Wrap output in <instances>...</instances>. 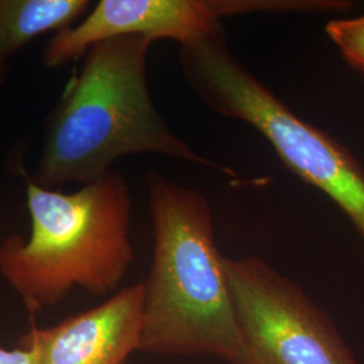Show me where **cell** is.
Instances as JSON below:
<instances>
[{
  "instance_id": "obj_4",
  "label": "cell",
  "mask_w": 364,
  "mask_h": 364,
  "mask_svg": "<svg viewBox=\"0 0 364 364\" xmlns=\"http://www.w3.org/2000/svg\"><path fill=\"white\" fill-rule=\"evenodd\" d=\"M182 73L196 97L263 135L302 181L328 196L364 242V168L351 151L305 122L230 52L224 28L181 46Z\"/></svg>"
},
{
  "instance_id": "obj_9",
  "label": "cell",
  "mask_w": 364,
  "mask_h": 364,
  "mask_svg": "<svg viewBox=\"0 0 364 364\" xmlns=\"http://www.w3.org/2000/svg\"><path fill=\"white\" fill-rule=\"evenodd\" d=\"M0 364H38L36 353L23 347L7 350L0 347Z\"/></svg>"
},
{
  "instance_id": "obj_5",
  "label": "cell",
  "mask_w": 364,
  "mask_h": 364,
  "mask_svg": "<svg viewBox=\"0 0 364 364\" xmlns=\"http://www.w3.org/2000/svg\"><path fill=\"white\" fill-rule=\"evenodd\" d=\"M252 364H360L321 308L258 257H223Z\"/></svg>"
},
{
  "instance_id": "obj_6",
  "label": "cell",
  "mask_w": 364,
  "mask_h": 364,
  "mask_svg": "<svg viewBox=\"0 0 364 364\" xmlns=\"http://www.w3.org/2000/svg\"><path fill=\"white\" fill-rule=\"evenodd\" d=\"M144 316L141 282L57 326L28 331L19 347L34 352L38 364H126L141 351Z\"/></svg>"
},
{
  "instance_id": "obj_1",
  "label": "cell",
  "mask_w": 364,
  "mask_h": 364,
  "mask_svg": "<svg viewBox=\"0 0 364 364\" xmlns=\"http://www.w3.org/2000/svg\"><path fill=\"white\" fill-rule=\"evenodd\" d=\"M151 43L124 36L92 45L45 122L33 181L49 189L70 182L85 185L109 174L117 159L141 153L236 176L192 150L158 111L147 82Z\"/></svg>"
},
{
  "instance_id": "obj_8",
  "label": "cell",
  "mask_w": 364,
  "mask_h": 364,
  "mask_svg": "<svg viewBox=\"0 0 364 364\" xmlns=\"http://www.w3.org/2000/svg\"><path fill=\"white\" fill-rule=\"evenodd\" d=\"M326 33L338 46L344 61L364 73V14L332 19L326 23Z\"/></svg>"
},
{
  "instance_id": "obj_3",
  "label": "cell",
  "mask_w": 364,
  "mask_h": 364,
  "mask_svg": "<svg viewBox=\"0 0 364 364\" xmlns=\"http://www.w3.org/2000/svg\"><path fill=\"white\" fill-rule=\"evenodd\" d=\"M28 239L13 235L0 247V274L28 312L54 306L76 289L115 290L134 260L130 188L111 171L75 193L26 180Z\"/></svg>"
},
{
  "instance_id": "obj_2",
  "label": "cell",
  "mask_w": 364,
  "mask_h": 364,
  "mask_svg": "<svg viewBox=\"0 0 364 364\" xmlns=\"http://www.w3.org/2000/svg\"><path fill=\"white\" fill-rule=\"evenodd\" d=\"M154 255L144 282L141 351L210 355L227 364H252L215 242L208 200L158 171L146 174Z\"/></svg>"
},
{
  "instance_id": "obj_10",
  "label": "cell",
  "mask_w": 364,
  "mask_h": 364,
  "mask_svg": "<svg viewBox=\"0 0 364 364\" xmlns=\"http://www.w3.org/2000/svg\"><path fill=\"white\" fill-rule=\"evenodd\" d=\"M10 60L11 57H9L0 48V88L6 84L10 76Z\"/></svg>"
},
{
  "instance_id": "obj_7",
  "label": "cell",
  "mask_w": 364,
  "mask_h": 364,
  "mask_svg": "<svg viewBox=\"0 0 364 364\" xmlns=\"http://www.w3.org/2000/svg\"><path fill=\"white\" fill-rule=\"evenodd\" d=\"M88 0H0V48L9 57L43 33L73 26Z\"/></svg>"
}]
</instances>
